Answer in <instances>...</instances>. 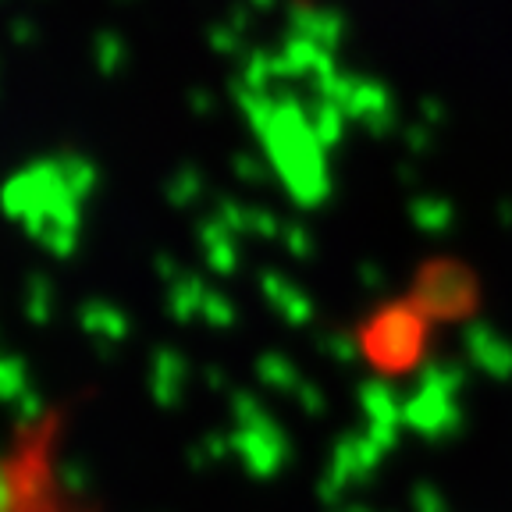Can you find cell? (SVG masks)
<instances>
[{
    "label": "cell",
    "mask_w": 512,
    "mask_h": 512,
    "mask_svg": "<svg viewBox=\"0 0 512 512\" xmlns=\"http://www.w3.org/2000/svg\"><path fill=\"white\" fill-rule=\"evenodd\" d=\"M466 352L480 367L495 377H512V345L498 338L491 328H470L466 331Z\"/></svg>",
    "instance_id": "cell-2"
},
{
    "label": "cell",
    "mask_w": 512,
    "mask_h": 512,
    "mask_svg": "<svg viewBox=\"0 0 512 512\" xmlns=\"http://www.w3.org/2000/svg\"><path fill=\"white\" fill-rule=\"evenodd\" d=\"M413 509L416 512H448V505L434 484H420V488L413 491Z\"/></svg>",
    "instance_id": "cell-4"
},
{
    "label": "cell",
    "mask_w": 512,
    "mask_h": 512,
    "mask_svg": "<svg viewBox=\"0 0 512 512\" xmlns=\"http://www.w3.org/2000/svg\"><path fill=\"white\" fill-rule=\"evenodd\" d=\"M352 512H363V509H352Z\"/></svg>",
    "instance_id": "cell-5"
},
{
    "label": "cell",
    "mask_w": 512,
    "mask_h": 512,
    "mask_svg": "<svg viewBox=\"0 0 512 512\" xmlns=\"http://www.w3.org/2000/svg\"><path fill=\"white\" fill-rule=\"evenodd\" d=\"M452 217H456V210L448 207L445 200H416L413 203V221L420 232H445L448 224H452Z\"/></svg>",
    "instance_id": "cell-3"
},
{
    "label": "cell",
    "mask_w": 512,
    "mask_h": 512,
    "mask_svg": "<svg viewBox=\"0 0 512 512\" xmlns=\"http://www.w3.org/2000/svg\"><path fill=\"white\" fill-rule=\"evenodd\" d=\"M459 384H463V374H459V367H452V363L427 370L420 392L402 406L406 409L409 427H416L420 434H431V438H441V434L456 431V424H459V406H456Z\"/></svg>",
    "instance_id": "cell-1"
}]
</instances>
